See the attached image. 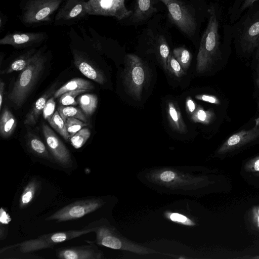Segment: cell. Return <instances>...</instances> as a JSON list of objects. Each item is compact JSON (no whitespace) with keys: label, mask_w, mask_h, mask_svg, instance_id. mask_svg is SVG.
Here are the masks:
<instances>
[{"label":"cell","mask_w":259,"mask_h":259,"mask_svg":"<svg viewBox=\"0 0 259 259\" xmlns=\"http://www.w3.org/2000/svg\"><path fill=\"white\" fill-rule=\"evenodd\" d=\"M190 170H183L177 168H164L152 170L148 174V182L156 190L172 193H183V191L197 190L206 187L213 182L205 176H197L189 173Z\"/></svg>","instance_id":"1"},{"label":"cell","mask_w":259,"mask_h":259,"mask_svg":"<svg viewBox=\"0 0 259 259\" xmlns=\"http://www.w3.org/2000/svg\"><path fill=\"white\" fill-rule=\"evenodd\" d=\"M208 13L207 25L202 36L196 59V71L200 74L210 69L220 54L219 22L213 7L210 8Z\"/></svg>","instance_id":"2"},{"label":"cell","mask_w":259,"mask_h":259,"mask_svg":"<svg viewBox=\"0 0 259 259\" xmlns=\"http://www.w3.org/2000/svg\"><path fill=\"white\" fill-rule=\"evenodd\" d=\"M64 0H20L19 17L26 27L53 23Z\"/></svg>","instance_id":"3"},{"label":"cell","mask_w":259,"mask_h":259,"mask_svg":"<svg viewBox=\"0 0 259 259\" xmlns=\"http://www.w3.org/2000/svg\"><path fill=\"white\" fill-rule=\"evenodd\" d=\"M90 224L95 228V242L100 246L141 254L157 253L149 248L132 243L124 238L106 218H101Z\"/></svg>","instance_id":"4"},{"label":"cell","mask_w":259,"mask_h":259,"mask_svg":"<svg viewBox=\"0 0 259 259\" xmlns=\"http://www.w3.org/2000/svg\"><path fill=\"white\" fill-rule=\"evenodd\" d=\"M46 61V58L41 55L19 74L8 95V99L16 108L21 107L25 102L41 74Z\"/></svg>","instance_id":"5"},{"label":"cell","mask_w":259,"mask_h":259,"mask_svg":"<svg viewBox=\"0 0 259 259\" xmlns=\"http://www.w3.org/2000/svg\"><path fill=\"white\" fill-rule=\"evenodd\" d=\"M149 75L147 66L141 58L133 54L125 55L123 83L127 94L134 100L141 99Z\"/></svg>","instance_id":"6"},{"label":"cell","mask_w":259,"mask_h":259,"mask_svg":"<svg viewBox=\"0 0 259 259\" xmlns=\"http://www.w3.org/2000/svg\"><path fill=\"white\" fill-rule=\"evenodd\" d=\"M95 228L90 224L80 230H71L54 232L39 236L37 238L5 247L14 248L27 253L41 249L53 247L55 245L94 232Z\"/></svg>","instance_id":"7"},{"label":"cell","mask_w":259,"mask_h":259,"mask_svg":"<svg viewBox=\"0 0 259 259\" xmlns=\"http://www.w3.org/2000/svg\"><path fill=\"white\" fill-rule=\"evenodd\" d=\"M105 203L106 201L100 197L77 200L58 210L45 220L65 222L78 219L98 210Z\"/></svg>","instance_id":"8"},{"label":"cell","mask_w":259,"mask_h":259,"mask_svg":"<svg viewBox=\"0 0 259 259\" xmlns=\"http://www.w3.org/2000/svg\"><path fill=\"white\" fill-rule=\"evenodd\" d=\"M166 6L170 18L179 29L189 37L194 35L197 24L185 5L180 0H158Z\"/></svg>","instance_id":"9"},{"label":"cell","mask_w":259,"mask_h":259,"mask_svg":"<svg viewBox=\"0 0 259 259\" xmlns=\"http://www.w3.org/2000/svg\"><path fill=\"white\" fill-rule=\"evenodd\" d=\"M85 6L89 15L113 17L119 20L133 13L126 7L125 0H88Z\"/></svg>","instance_id":"10"},{"label":"cell","mask_w":259,"mask_h":259,"mask_svg":"<svg viewBox=\"0 0 259 259\" xmlns=\"http://www.w3.org/2000/svg\"><path fill=\"white\" fill-rule=\"evenodd\" d=\"M86 0H64L55 15L53 24L55 26L77 23L89 15Z\"/></svg>","instance_id":"11"},{"label":"cell","mask_w":259,"mask_h":259,"mask_svg":"<svg viewBox=\"0 0 259 259\" xmlns=\"http://www.w3.org/2000/svg\"><path fill=\"white\" fill-rule=\"evenodd\" d=\"M42 133L53 159L63 168L73 166L71 153L56 134L47 125L43 124Z\"/></svg>","instance_id":"12"},{"label":"cell","mask_w":259,"mask_h":259,"mask_svg":"<svg viewBox=\"0 0 259 259\" xmlns=\"http://www.w3.org/2000/svg\"><path fill=\"white\" fill-rule=\"evenodd\" d=\"M88 244L59 248L57 256L61 259H103L104 254L94 242L87 241Z\"/></svg>","instance_id":"13"},{"label":"cell","mask_w":259,"mask_h":259,"mask_svg":"<svg viewBox=\"0 0 259 259\" xmlns=\"http://www.w3.org/2000/svg\"><path fill=\"white\" fill-rule=\"evenodd\" d=\"M48 37L46 33L13 32L8 33L0 39V44L14 47L26 48L41 44Z\"/></svg>","instance_id":"14"},{"label":"cell","mask_w":259,"mask_h":259,"mask_svg":"<svg viewBox=\"0 0 259 259\" xmlns=\"http://www.w3.org/2000/svg\"><path fill=\"white\" fill-rule=\"evenodd\" d=\"M74 64L84 76L94 81L104 84L106 78L103 72L84 52L72 48Z\"/></svg>","instance_id":"15"},{"label":"cell","mask_w":259,"mask_h":259,"mask_svg":"<svg viewBox=\"0 0 259 259\" xmlns=\"http://www.w3.org/2000/svg\"><path fill=\"white\" fill-rule=\"evenodd\" d=\"M259 138V118L255 119V125L248 130L240 131L230 136L218 150L219 154L233 151Z\"/></svg>","instance_id":"16"},{"label":"cell","mask_w":259,"mask_h":259,"mask_svg":"<svg viewBox=\"0 0 259 259\" xmlns=\"http://www.w3.org/2000/svg\"><path fill=\"white\" fill-rule=\"evenodd\" d=\"M240 40L242 49L248 53L259 46V11L245 24Z\"/></svg>","instance_id":"17"},{"label":"cell","mask_w":259,"mask_h":259,"mask_svg":"<svg viewBox=\"0 0 259 259\" xmlns=\"http://www.w3.org/2000/svg\"><path fill=\"white\" fill-rule=\"evenodd\" d=\"M166 113L169 125L174 131L180 134L187 133L186 125L183 119L179 106L175 101L169 100L167 102Z\"/></svg>","instance_id":"18"},{"label":"cell","mask_w":259,"mask_h":259,"mask_svg":"<svg viewBox=\"0 0 259 259\" xmlns=\"http://www.w3.org/2000/svg\"><path fill=\"white\" fill-rule=\"evenodd\" d=\"M56 91L55 86L53 85L38 99L29 112L26 114L24 120V124L33 126L36 124L39 115L42 113L47 101L51 96L54 95Z\"/></svg>","instance_id":"19"},{"label":"cell","mask_w":259,"mask_h":259,"mask_svg":"<svg viewBox=\"0 0 259 259\" xmlns=\"http://www.w3.org/2000/svg\"><path fill=\"white\" fill-rule=\"evenodd\" d=\"M158 0H134L132 19L139 22L147 19L156 10L155 5Z\"/></svg>","instance_id":"20"},{"label":"cell","mask_w":259,"mask_h":259,"mask_svg":"<svg viewBox=\"0 0 259 259\" xmlns=\"http://www.w3.org/2000/svg\"><path fill=\"white\" fill-rule=\"evenodd\" d=\"M41 55L40 51H36L34 49L30 50L13 61L8 67L2 70L0 74H6L14 71H22L38 58Z\"/></svg>","instance_id":"21"},{"label":"cell","mask_w":259,"mask_h":259,"mask_svg":"<svg viewBox=\"0 0 259 259\" xmlns=\"http://www.w3.org/2000/svg\"><path fill=\"white\" fill-rule=\"evenodd\" d=\"M26 145L28 150L35 156L45 160L53 159L44 143L35 135L27 134Z\"/></svg>","instance_id":"22"},{"label":"cell","mask_w":259,"mask_h":259,"mask_svg":"<svg viewBox=\"0 0 259 259\" xmlns=\"http://www.w3.org/2000/svg\"><path fill=\"white\" fill-rule=\"evenodd\" d=\"M41 183L35 179H31L24 187L19 201L20 209L27 207L32 202L40 187Z\"/></svg>","instance_id":"23"},{"label":"cell","mask_w":259,"mask_h":259,"mask_svg":"<svg viewBox=\"0 0 259 259\" xmlns=\"http://www.w3.org/2000/svg\"><path fill=\"white\" fill-rule=\"evenodd\" d=\"M94 88V84L87 80L81 78H75L71 79L56 90L54 94V98L60 97L66 92L78 90H90Z\"/></svg>","instance_id":"24"},{"label":"cell","mask_w":259,"mask_h":259,"mask_svg":"<svg viewBox=\"0 0 259 259\" xmlns=\"http://www.w3.org/2000/svg\"><path fill=\"white\" fill-rule=\"evenodd\" d=\"M17 126V121L11 112L6 107L0 119V134L4 138L11 136Z\"/></svg>","instance_id":"25"},{"label":"cell","mask_w":259,"mask_h":259,"mask_svg":"<svg viewBox=\"0 0 259 259\" xmlns=\"http://www.w3.org/2000/svg\"><path fill=\"white\" fill-rule=\"evenodd\" d=\"M153 50L163 69L167 71V61L170 53L168 44L163 36H159L154 42Z\"/></svg>","instance_id":"26"},{"label":"cell","mask_w":259,"mask_h":259,"mask_svg":"<svg viewBox=\"0 0 259 259\" xmlns=\"http://www.w3.org/2000/svg\"><path fill=\"white\" fill-rule=\"evenodd\" d=\"M77 102L81 110L89 116L95 111L98 105V97L95 94H85L80 95L77 98Z\"/></svg>","instance_id":"27"},{"label":"cell","mask_w":259,"mask_h":259,"mask_svg":"<svg viewBox=\"0 0 259 259\" xmlns=\"http://www.w3.org/2000/svg\"><path fill=\"white\" fill-rule=\"evenodd\" d=\"M57 111L65 122L68 117L76 118L85 122L88 121L85 114L78 108L61 106L58 107Z\"/></svg>","instance_id":"28"},{"label":"cell","mask_w":259,"mask_h":259,"mask_svg":"<svg viewBox=\"0 0 259 259\" xmlns=\"http://www.w3.org/2000/svg\"><path fill=\"white\" fill-rule=\"evenodd\" d=\"M191 118L195 122L208 124L215 119V114L211 110H205L198 107L191 115Z\"/></svg>","instance_id":"29"},{"label":"cell","mask_w":259,"mask_h":259,"mask_svg":"<svg viewBox=\"0 0 259 259\" xmlns=\"http://www.w3.org/2000/svg\"><path fill=\"white\" fill-rule=\"evenodd\" d=\"M172 54L182 68L186 71L192 60V55L190 51L185 47H180L173 50Z\"/></svg>","instance_id":"30"},{"label":"cell","mask_w":259,"mask_h":259,"mask_svg":"<svg viewBox=\"0 0 259 259\" xmlns=\"http://www.w3.org/2000/svg\"><path fill=\"white\" fill-rule=\"evenodd\" d=\"M49 122L51 126L65 140L68 141L70 139L69 135L66 130L65 122L57 110L55 112Z\"/></svg>","instance_id":"31"},{"label":"cell","mask_w":259,"mask_h":259,"mask_svg":"<svg viewBox=\"0 0 259 259\" xmlns=\"http://www.w3.org/2000/svg\"><path fill=\"white\" fill-rule=\"evenodd\" d=\"M90 135V131L84 127L70 137V142L74 148L79 149L86 143Z\"/></svg>","instance_id":"32"},{"label":"cell","mask_w":259,"mask_h":259,"mask_svg":"<svg viewBox=\"0 0 259 259\" xmlns=\"http://www.w3.org/2000/svg\"><path fill=\"white\" fill-rule=\"evenodd\" d=\"M167 69L171 74L178 78L182 77L186 74V71L172 54H170L168 58Z\"/></svg>","instance_id":"33"},{"label":"cell","mask_w":259,"mask_h":259,"mask_svg":"<svg viewBox=\"0 0 259 259\" xmlns=\"http://www.w3.org/2000/svg\"><path fill=\"white\" fill-rule=\"evenodd\" d=\"M88 91L78 90L66 92L60 96L59 100V103L62 106L76 105L78 103L75 101V98L78 95Z\"/></svg>","instance_id":"34"},{"label":"cell","mask_w":259,"mask_h":259,"mask_svg":"<svg viewBox=\"0 0 259 259\" xmlns=\"http://www.w3.org/2000/svg\"><path fill=\"white\" fill-rule=\"evenodd\" d=\"M65 125L70 138L79 130L87 126L88 123L76 118L68 117L66 119Z\"/></svg>","instance_id":"35"},{"label":"cell","mask_w":259,"mask_h":259,"mask_svg":"<svg viewBox=\"0 0 259 259\" xmlns=\"http://www.w3.org/2000/svg\"><path fill=\"white\" fill-rule=\"evenodd\" d=\"M11 219L8 213V212L3 208L1 209V229H0V238L1 240L5 239L7 236V227L8 226Z\"/></svg>","instance_id":"36"},{"label":"cell","mask_w":259,"mask_h":259,"mask_svg":"<svg viewBox=\"0 0 259 259\" xmlns=\"http://www.w3.org/2000/svg\"><path fill=\"white\" fill-rule=\"evenodd\" d=\"M55 106L56 103L54 100V97H51L47 101L42 111L44 118L47 120L48 122L51 119L55 112Z\"/></svg>","instance_id":"37"},{"label":"cell","mask_w":259,"mask_h":259,"mask_svg":"<svg viewBox=\"0 0 259 259\" xmlns=\"http://www.w3.org/2000/svg\"><path fill=\"white\" fill-rule=\"evenodd\" d=\"M244 168L247 172H259V155L248 160Z\"/></svg>","instance_id":"38"},{"label":"cell","mask_w":259,"mask_h":259,"mask_svg":"<svg viewBox=\"0 0 259 259\" xmlns=\"http://www.w3.org/2000/svg\"><path fill=\"white\" fill-rule=\"evenodd\" d=\"M195 98L198 100L210 103L211 104H214L217 105L220 104V101L219 100V99L213 95L200 94L196 95L195 96Z\"/></svg>","instance_id":"39"},{"label":"cell","mask_w":259,"mask_h":259,"mask_svg":"<svg viewBox=\"0 0 259 259\" xmlns=\"http://www.w3.org/2000/svg\"><path fill=\"white\" fill-rule=\"evenodd\" d=\"M186 107L187 112L190 115H191L197 108L195 103L190 97L186 99Z\"/></svg>","instance_id":"40"},{"label":"cell","mask_w":259,"mask_h":259,"mask_svg":"<svg viewBox=\"0 0 259 259\" xmlns=\"http://www.w3.org/2000/svg\"><path fill=\"white\" fill-rule=\"evenodd\" d=\"M170 219L174 222L180 223H185L187 220V218L184 215L176 213L171 214Z\"/></svg>","instance_id":"41"},{"label":"cell","mask_w":259,"mask_h":259,"mask_svg":"<svg viewBox=\"0 0 259 259\" xmlns=\"http://www.w3.org/2000/svg\"><path fill=\"white\" fill-rule=\"evenodd\" d=\"M251 213L253 223L259 230V214L253 208L251 210Z\"/></svg>","instance_id":"42"},{"label":"cell","mask_w":259,"mask_h":259,"mask_svg":"<svg viewBox=\"0 0 259 259\" xmlns=\"http://www.w3.org/2000/svg\"><path fill=\"white\" fill-rule=\"evenodd\" d=\"M5 82L2 80L0 82V109H1L2 107L3 98L4 96L5 93Z\"/></svg>","instance_id":"43"},{"label":"cell","mask_w":259,"mask_h":259,"mask_svg":"<svg viewBox=\"0 0 259 259\" xmlns=\"http://www.w3.org/2000/svg\"><path fill=\"white\" fill-rule=\"evenodd\" d=\"M258 0H244V3L241 8V10H244L248 7L251 6L255 2Z\"/></svg>","instance_id":"44"},{"label":"cell","mask_w":259,"mask_h":259,"mask_svg":"<svg viewBox=\"0 0 259 259\" xmlns=\"http://www.w3.org/2000/svg\"><path fill=\"white\" fill-rule=\"evenodd\" d=\"M257 74L256 78V84L257 88L259 89V50L257 52Z\"/></svg>","instance_id":"45"},{"label":"cell","mask_w":259,"mask_h":259,"mask_svg":"<svg viewBox=\"0 0 259 259\" xmlns=\"http://www.w3.org/2000/svg\"><path fill=\"white\" fill-rule=\"evenodd\" d=\"M259 214V206H256L252 207Z\"/></svg>","instance_id":"46"},{"label":"cell","mask_w":259,"mask_h":259,"mask_svg":"<svg viewBox=\"0 0 259 259\" xmlns=\"http://www.w3.org/2000/svg\"><path fill=\"white\" fill-rule=\"evenodd\" d=\"M250 258H253V259H259V255L255 256L250 257Z\"/></svg>","instance_id":"47"},{"label":"cell","mask_w":259,"mask_h":259,"mask_svg":"<svg viewBox=\"0 0 259 259\" xmlns=\"http://www.w3.org/2000/svg\"><path fill=\"white\" fill-rule=\"evenodd\" d=\"M258 175H259V174H258Z\"/></svg>","instance_id":"48"}]
</instances>
